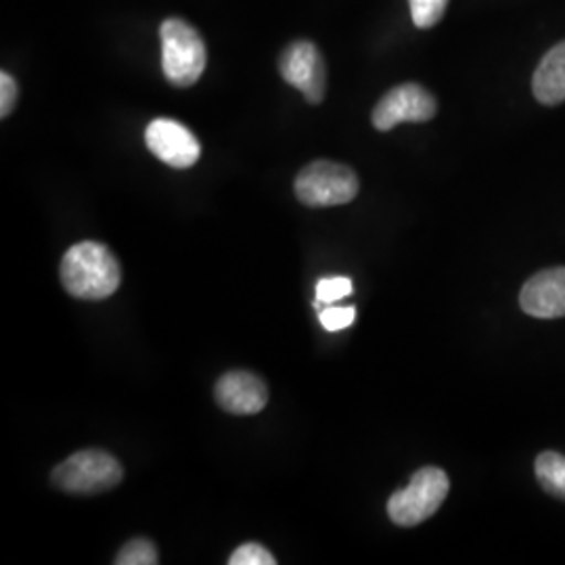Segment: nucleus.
Returning <instances> with one entry per match:
<instances>
[{"instance_id": "obj_3", "label": "nucleus", "mask_w": 565, "mask_h": 565, "mask_svg": "<svg viewBox=\"0 0 565 565\" xmlns=\"http://www.w3.org/2000/svg\"><path fill=\"white\" fill-rule=\"evenodd\" d=\"M448 476L438 467H424L413 473L403 490L394 492L387 501V515L396 525L413 527L429 520L448 497Z\"/></svg>"}, {"instance_id": "obj_1", "label": "nucleus", "mask_w": 565, "mask_h": 565, "mask_svg": "<svg viewBox=\"0 0 565 565\" xmlns=\"http://www.w3.org/2000/svg\"><path fill=\"white\" fill-rule=\"evenodd\" d=\"M60 277L70 296L86 302H99L118 291L121 268L107 245L81 242L65 252Z\"/></svg>"}, {"instance_id": "obj_17", "label": "nucleus", "mask_w": 565, "mask_h": 565, "mask_svg": "<svg viewBox=\"0 0 565 565\" xmlns=\"http://www.w3.org/2000/svg\"><path fill=\"white\" fill-rule=\"evenodd\" d=\"M352 281L348 277H329L317 282V300H321L324 306L340 302L343 298L352 296Z\"/></svg>"}, {"instance_id": "obj_7", "label": "nucleus", "mask_w": 565, "mask_h": 565, "mask_svg": "<svg viewBox=\"0 0 565 565\" xmlns=\"http://www.w3.org/2000/svg\"><path fill=\"white\" fill-rule=\"evenodd\" d=\"M438 111L436 99L424 86L408 82L392 88L373 109V126L382 132L392 130L403 121L431 120Z\"/></svg>"}, {"instance_id": "obj_9", "label": "nucleus", "mask_w": 565, "mask_h": 565, "mask_svg": "<svg viewBox=\"0 0 565 565\" xmlns=\"http://www.w3.org/2000/svg\"><path fill=\"white\" fill-rule=\"evenodd\" d=\"M214 398L231 415H256L268 403V387L249 371H228L216 382Z\"/></svg>"}, {"instance_id": "obj_8", "label": "nucleus", "mask_w": 565, "mask_h": 565, "mask_svg": "<svg viewBox=\"0 0 565 565\" xmlns=\"http://www.w3.org/2000/svg\"><path fill=\"white\" fill-rule=\"evenodd\" d=\"M145 142L160 162L177 170L195 166L202 156V147L195 135L181 121L168 118H158L147 126Z\"/></svg>"}, {"instance_id": "obj_6", "label": "nucleus", "mask_w": 565, "mask_h": 565, "mask_svg": "<svg viewBox=\"0 0 565 565\" xmlns=\"http://www.w3.org/2000/svg\"><path fill=\"white\" fill-rule=\"evenodd\" d=\"M282 81L296 86L306 102L319 105L327 93V67L321 51L308 41L289 44L279 60Z\"/></svg>"}, {"instance_id": "obj_11", "label": "nucleus", "mask_w": 565, "mask_h": 565, "mask_svg": "<svg viewBox=\"0 0 565 565\" xmlns=\"http://www.w3.org/2000/svg\"><path fill=\"white\" fill-rule=\"evenodd\" d=\"M532 90L543 105H559L565 102V42L553 46L539 63Z\"/></svg>"}, {"instance_id": "obj_13", "label": "nucleus", "mask_w": 565, "mask_h": 565, "mask_svg": "<svg viewBox=\"0 0 565 565\" xmlns=\"http://www.w3.org/2000/svg\"><path fill=\"white\" fill-rule=\"evenodd\" d=\"M116 565H156L160 564V553L147 539H132L121 546L114 559Z\"/></svg>"}, {"instance_id": "obj_12", "label": "nucleus", "mask_w": 565, "mask_h": 565, "mask_svg": "<svg viewBox=\"0 0 565 565\" xmlns=\"http://www.w3.org/2000/svg\"><path fill=\"white\" fill-rule=\"evenodd\" d=\"M536 478L548 494L565 501V457L559 452H543L534 465Z\"/></svg>"}, {"instance_id": "obj_10", "label": "nucleus", "mask_w": 565, "mask_h": 565, "mask_svg": "<svg viewBox=\"0 0 565 565\" xmlns=\"http://www.w3.org/2000/svg\"><path fill=\"white\" fill-rule=\"evenodd\" d=\"M520 303L534 319L565 317V268H548L525 282Z\"/></svg>"}, {"instance_id": "obj_2", "label": "nucleus", "mask_w": 565, "mask_h": 565, "mask_svg": "<svg viewBox=\"0 0 565 565\" xmlns=\"http://www.w3.org/2000/svg\"><path fill=\"white\" fill-rule=\"evenodd\" d=\"M162 70L172 86L186 88L202 78L207 53L200 32L181 18H170L160 28Z\"/></svg>"}, {"instance_id": "obj_4", "label": "nucleus", "mask_w": 565, "mask_h": 565, "mask_svg": "<svg viewBox=\"0 0 565 565\" xmlns=\"http://www.w3.org/2000/svg\"><path fill=\"white\" fill-rule=\"evenodd\" d=\"M120 461L99 448L74 452L53 469V484L67 494H99L120 484Z\"/></svg>"}, {"instance_id": "obj_18", "label": "nucleus", "mask_w": 565, "mask_h": 565, "mask_svg": "<svg viewBox=\"0 0 565 565\" xmlns=\"http://www.w3.org/2000/svg\"><path fill=\"white\" fill-rule=\"evenodd\" d=\"M15 103H18V82L11 74L2 72L0 74V116L9 118Z\"/></svg>"}, {"instance_id": "obj_14", "label": "nucleus", "mask_w": 565, "mask_h": 565, "mask_svg": "<svg viewBox=\"0 0 565 565\" xmlns=\"http://www.w3.org/2000/svg\"><path fill=\"white\" fill-rule=\"evenodd\" d=\"M411 18L417 28H431L445 18L448 0H408Z\"/></svg>"}, {"instance_id": "obj_16", "label": "nucleus", "mask_w": 565, "mask_h": 565, "mask_svg": "<svg viewBox=\"0 0 565 565\" xmlns=\"http://www.w3.org/2000/svg\"><path fill=\"white\" fill-rule=\"evenodd\" d=\"M277 559L268 548L258 543H245L233 551L228 557V565H275Z\"/></svg>"}, {"instance_id": "obj_5", "label": "nucleus", "mask_w": 565, "mask_h": 565, "mask_svg": "<svg viewBox=\"0 0 565 565\" xmlns=\"http://www.w3.org/2000/svg\"><path fill=\"white\" fill-rule=\"evenodd\" d=\"M296 195L308 207H331L350 203L361 189L359 177L343 163H308L296 179Z\"/></svg>"}, {"instance_id": "obj_15", "label": "nucleus", "mask_w": 565, "mask_h": 565, "mask_svg": "<svg viewBox=\"0 0 565 565\" xmlns=\"http://www.w3.org/2000/svg\"><path fill=\"white\" fill-rule=\"evenodd\" d=\"M319 321L331 333L342 331V329H348L350 324L356 321V308L354 306H333V303H329L319 312Z\"/></svg>"}]
</instances>
